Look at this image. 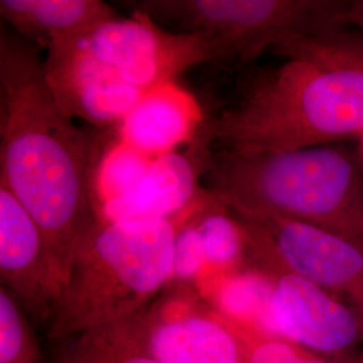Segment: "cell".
Here are the masks:
<instances>
[{"label":"cell","mask_w":363,"mask_h":363,"mask_svg":"<svg viewBox=\"0 0 363 363\" xmlns=\"http://www.w3.org/2000/svg\"><path fill=\"white\" fill-rule=\"evenodd\" d=\"M101 147L57 103L35 45L3 27L0 183L37 220L64 280L79 240L101 220Z\"/></svg>","instance_id":"6da1fadb"},{"label":"cell","mask_w":363,"mask_h":363,"mask_svg":"<svg viewBox=\"0 0 363 363\" xmlns=\"http://www.w3.org/2000/svg\"><path fill=\"white\" fill-rule=\"evenodd\" d=\"M273 52L286 62L253 78L203 121L191 145L210 151H289L355 142L363 130V34L346 26L295 33Z\"/></svg>","instance_id":"7a4b0ae2"},{"label":"cell","mask_w":363,"mask_h":363,"mask_svg":"<svg viewBox=\"0 0 363 363\" xmlns=\"http://www.w3.org/2000/svg\"><path fill=\"white\" fill-rule=\"evenodd\" d=\"M208 191L230 211L298 220L363 247V169L355 142L289 151H208Z\"/></svg>","instance_id":"3957f363"},{"label":"cell","mask_w":363,"mask_h":363,"mask_svg":"<svg viewBox=\"0 0 363 363\" xmlns=\"http://www.w3.org/2000/svg\"><path fill=\"white\" fill-rule=\"evenodd\" d=\"M187 213L179 220L94 225L69 261L49 325L50 339L65 340L113 325L151 306L152 298L172 284L175 240Z\"/></svg>","instance_id":"277c9868"},{"label":"cell","mask_w":363,"mask_h":363,"mask_svg":"<svg viewBox=\"0 0 363 363\" xmlns=\"http://www.w3.org/2000/svg\"><path fill=\"white\" fill-rule=\"evenodd\" d=\"M345 1L328 0H147L135 10L151 19L218 42L230 61L245 64L295 33L342 26Z\"/></svg>","instance_id":"5b68a950"},{"label":"cell","mask_w":363,"mask_h":363,"mask_svg":"<svg viewBox=\"0 0 363 363\" xmlns=\"http://www.w3.org/2000/svg\"><path fill=\"white\" fill-rule=\"evenodd\" d=\"M230 213L247 238L245 268L301 277L347 301L363 323L362 247L298 220Z\"/></svg>","instance_id":"8992f818"},{"label":"cell","mask_w":363,"mask_h":363,"mask_svg":"<svg viewBox=\"0 0 363 363\" xmlns=\"http://www.w3.org/2000/svg\"><path fill=\"white\" fill-rule=\"evenodd\" d=\"M81 37L99 60L143 93L175 82L194 66L232 62L218 42L201 34L164 30L138 10L130 18L105 21Z\"/></svg>","instance_id":"52a82bcc"},{"label":"cell","mask_w":363,"mask_h":363,"mask_svg":"<svg viewBox=\"0 0 363 363\" xmlns=\"http://www.w3.org/2000/svg\"><path fill=\"white\" fill-rule=\"evenodd\" d=\"M144 312L148 349L160 363H247L250 333L178 284Z\"/></svg>","instance_id":"ba28073f"},{"label":"cell","mask_w":363,"mask_h":363,"mask_svg":"<svg viewBox=\"0 0 363 363\" xmlns=\"http://www.w3.org/2000/svg\"><path fill=\"white\" fill-rule=\"evenodd\" d=\"M265 274L271 279L267 335L327 358L345 357L362 342V320L347 301L289 273Z\"/></svg>","instance_id":"9c48e42d"},{"label":"cell","mask_w":363,"mask_h":363,"mask_svg":"<svg viewBox=\"0 0 363 363\" xmlns=\"http://www.w3.org/2000/svg\"><path fill=\"white\" fill-rule=\"evenodd\" d=\"M43 65L66 115L101 130L118 127L145 94L99 60L81 35L52 43Z\"/></svg>","instance_id":"30bf717a"},{"label":"cell","mask_w":363,"mask_h":363,"mask_svg":"<svg viewBox=\"0 0 363 363\" xmlns=\"http://www.w3.org/2000/svg\"><path fill=\"white\" fill-rule=\"evenodd\" d=\"M0 279L23 311L50 325L64 279L37 220L0 183Z\"/></svg>","instance_id":"8fae6325"},{"label":"cell","mask_w":363,"mask_h":363,"mask_svg":"<svg viewBox=\"0 0 363 363\" xmlns=\"http://www.w3.org/2000/svg\"><path fill=\"white\" fill-rule=\"evenodd\" d=\"M208 154L190 148L155 157L143 178L127 193L105 202L100 218L106 222L127 220H179L202 193L199 175L205 172Z\"/></svg>","instance_id":"7c38bea8"},{"label":"cell","mask_w":363,"mask_h":363,"mask_svg":"<svg viewBox=\"0 0 363 363\" xmlns=\"http://www.w3.org/2000/svg\"><path fill=\"white\" fill-rule=\"evenodd\" d=\"M203 115L191 93L177 82L147 91L118 125L120 143L151 159L193 143Z\"/></svg>","instance_id":"4fadbf2b"},{"label":"cell","mask_w":363,"mask_h":363,"mask_svg":"<svg viewBox=\"0 0 363 363\" xmlns=\"http://www.w3.org/2000/svg\"><path fill=\"white\" fill-rule=\"evenodd\" d=\"M0 16L19 37L48 49L118 15L101 0H1Z\"/></svg>","instance_id":"5bb4252c"},{"label":"cell","mask_w":363,"mask_h":363,"mask_svg":"<svg viewBox=\"0 0 363 363\" xmlns=\"http://www.w3.org/2000/svg\"><path fill=\"white\" fill-rule=\"evenodd\" d=\"M145 310L130 319L72 337L73 342L55 363H160L147 345Z\"/></svg>","instance_id":"9a60e30c"},{"label":"cell","mask_w":363,"mask_h":363,"mask_svg":"<svg viewBox=\"0 0 363 363\" xmlns=\"http://www.w3.org/2000/svg\"><path fill=\"white\" fill-rule=\"evenodd\" d=\"M210 304L234 323L250 333L267 335L271 298L268 274L250 268L216 276L211 283Z\"/></svg>","instance_id":"2e32d148"},{"label":"cell","mask_w":363,"mask_h":363,"mask_svg":"<svg viewBox=\"0 0 363 363\" xmlns=\"http://www.w3.org/2000/svg\"><path fill=\"white\" fill-rule=\"evenodd\" d=\"M194 222L206 257V274L211 271L218 276L245 268L247 238L244 229L229 208L210 191L195 211Z\"/></svg>","instance_id":"e0dca14e"},{"label":"cell","mask_w":363,"mask_h":363,"mask_svg":"<svg viewBox=\"0 0 363 363\" xmlns=\"http://www.w3.org/2000/svg\"><path fill=\"white\" fill-rule=\"evenodd\" d=\"M0 363H45L23 308L3 286L0 288Z\"/></svg>","instance_id":"ac0fdd59"},{"label":"cell","mask_w":363,"mask_h":363,"mask_svg":"<svg viewBox=\"0 0 363 363\" xmlns=\"http://www.w3.org/2000/svg\"><path fill=\"white\" fill-rule=\"evenodd\" d=\"M152 160L121 143L105 154L96 177L99 206L130 190L143 178Z\"/></svg>","instance_id":"d6986e66"},{"label":"cell","mask_w":363,"mask_h":363,"mask_svg":"<svg viewBox=\"0 0 363 363\" xmlns=\"http://www.w3.org/2000/svg\"><path fill=\"white\" fill-rule=\"evenodd\" d=\"M208 195V190L202 189V193L198 196L194 206L190 208L178 229L174 247L172 284L178 283L184 286L191 281H199V279L208 273L206 257L194 222L195 211L201 208Z\"/></svg>","instance_id":"ffe728a7"},{"label":"cell","mask_w":363,"mask_h":363,"mask_svg":"<svg viewBox=\"0 0 363 363\" xmlns=\"http://www.w3.org/2000/svg\"><path fill=\"white\" fill-rule=\"evenodd\" d=\"M250 333V331H249ZM247 363H335L283 337L250 333Z\"/></svg>","instance_id":"44dd1931"},{"label":"cell","mask_w":363,"mask_h":363,"mask_svg":"<svg viewBox=\"0 0 363 363\" xmlns=\"http://www.w3.org/2000/svg\"><path fill=\"white\" fill-rule=\"evenodd\" d=\"M355 143H357V147H358V152H359V159H361V164H362L363 169V130L358 135V138H357V140H355Z\"/></svg>","instance_id":"7402d4cb"},{"label":"cell","mask_w":363,"mask_h":363,"mask_svg":"<svg viewBox=\"0 0 363 363\" xmlns=\"http://www.w3.org/2000/svg\"><path fill=\"white\" fill-rule=\"evenodd\" d=\"M359 363H363V362H359Z\"/></svg>","instance_id":"603a6c76"}]
</instances>
